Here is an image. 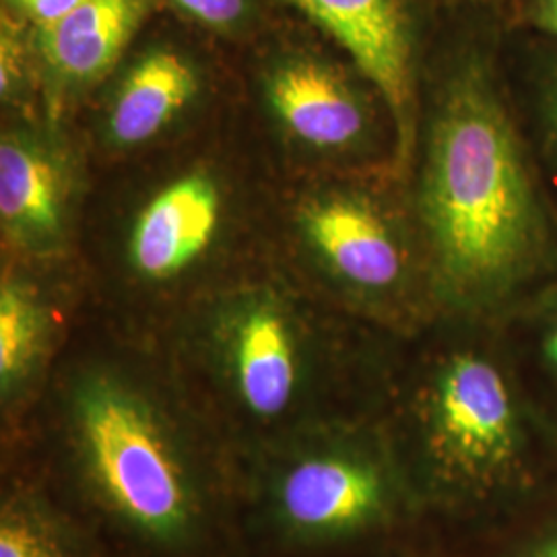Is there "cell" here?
<instances>
[{
    "label": "cell",
    "mask_w": 557,
    "mask_h": 557,
    "mask_svg": "<svg viewBox=\"0 0 557 557\" xmlns=\"http://www.w3.org/2000/svg\"><path fill=\"white\" fill-rule=\"evenodd\" d=\"M440 278L450 298L490 304L537 264L545 227L515 128L471 69L442 108L423 188Z\"/></svg>",
    "instance_id": "6da1fadb"
},
{
    "label": "cell",
    "mask_w": 557,
    "mask_h": 557,
    "mask_svg": "<svg viewBox=\"0 0 557 557\" xmlns=\"http://www.w3.org/2000/svg\"><path fill=\"white\" fill-rule=\"evenodd\" d=\"M62 442L85 496L140 552L190 557L205 547L218 517L207 438L156 398L120 376H85L69 398Z\"/></svg>",
    "instance_id": "7a4b0ae2"
},
{
    "label": "cell",
    "mask_w": 557,
    "mask_h": 557,
    "mask_svg": "<svg viewBox=\"0 0 557 557\" xmlns=\"http://www.w3.org/2000/svg\"><path fill=\"white\" fill-rule=\"evenodd\" d=\"M252 506L285 549H326L395 515L397 471L379 440L322 423L250 458Z\"/></svg>",
    "instance_id": "3957f363"
},
{
    "label": "cell",
    "mask_w": 557,
    "mask_h": 557,
    "mask_svg": "<svg viewBox=\"0 0 557 557\" xmlns=\"http://www.w3.org/2000/svg\"><path fill=\"white\" fill-rule=\"evenodd\" d=\"M230 446L246 458L322 425L310 416V359L296 319L275 299H246L213 329Z\"/></svg>",
    "instance_id": "277c9868"
},
{
    "label": "cell",
    "mask_w": 557,
    "mask_h": 557,
    "mask_svg": "<svg viewBox=\"0 0 557 557\" xmlns=\"http://www.w3.org/2000/svg\"><path fill=\"white\" fill-rule=\"evenodd\" d=\"M418 448L442 492H483L515 467L517 405L498 366L475 351L446 359L418 411Z\"/></svg>",
    "instance_id": "5b68a950"
},
{
    "label": "cell",
    "mask_w": 557,
    "mask_h": 557,
    "mask_svg": "<svg viewBox=\"0 0 557 557\" xmlns=\"http://www.w3.org/2000/svg\"><path fill=\"white\" fill-rule=\"evenodd\" d=\"M324 29L376 85L407 137L413 20L407 0H287Z\"/></svg>",
    "instance_id": "8992f818"
},
{
    "label": "cell",
    "mask_w": 557,
    "mask_h": 557,
    "mask_svg": "<svg viewBox=\"0 0 557 557\" xmlns=\"http://www.w3.org/2000/svg\"><path fill=\"white\" fill-rule=\"evenodd\" d=\"M306 230L338 277L363 294H388L405 275L397 236L368 202L322 200L308 209Z\"/></svg>",
    "instance_id": "52a82bcc"
},
{
    "label": "cell",
    "mask_w": 557,
    "mask_h": 557,
    "mask_svg": "<svg viewBox=\"0 0 557 557\" xmlns=\"http://www.w3.org/2000/svg\"><path fill=\"white\" fill-rule=\"evenodd\" d=\"M220 197L209 180L193 176L168 186L143 211L133 234V262L140 275H178L213 238Z\"/></svg>",
    "instance_id": "ba28073f"
},
{
    "label": "cell",
    "mask_w": 557,
    "mask_h": 557,
    "mask_svg": "<svg viewBox=\"0 0 557 557\" xmlns=\"http://www.w3.org/2000/svg\"><path fill=\"white\" fill-rule=\"evenodd\" d=\"M269 94L287 128L317 147H345L363 131V110L349 85L314 59H289L271 75Z\"/></svg>",
    "instance_id": "9c48e42d"
},
{
    "label": "cell",
    "mask_w": 557,
    "mask_h": 557,
    "mask_svg": "<svg viewBox=\"0 0 557 557\" xmlns=\"http://www.w3.org/2000/svg\"><path fill=\"white\" fill-rule=\"evenodd\" d=\"M147 7L149 0H81L62 20L40 27L41 57L69 79L100 77L137 32Z\"/></svg>",
    "instance_id": "30bf717a"
},
{
    "label": "cell",
    "mask_w": 557,
    "mask_h": 557,
    "mask_svg": "<svg viewBox=\"0 0 557 557\" xmlns=\"http://www.w3.org/2000/svg\"><path fill=\"white\" fill-rule=\"evenodd\" d=\"M197 89L190 62L161 48L149 52L124 81L110 128L122 145H137L158 135Z\"/></svg>",
    "instance_id": "8fae6325"
},
{
    "label": "cell",
    "mask_w": 557,
    "mask_h": 557,
    "mask_svg": "<svg viewBox=\"0 0 557 557\" xmlns=\"http://www.w3.org/2000/svg\"><path fill=\"white\" fill-rule=\"evenodd\" d=\"M0 213L21 238H52L59 232V172L36 147L17 140L2 143Z\"/></svg>",
    "instance_id": "7c38bea8"
},
{
    "label": "cell",
    "mask_w": 557,
    "mask_h": 557,
    "mask_svg": "<svg viewBox=\"0 0 557 557\" xmlns=\"http://www.w3.org/2000/svg\"><path fill=\"white\" fill-rule=\"evenodd\" d=\"M0 557H94L79 529L48 499L17 490L2 502Z\"/></svg>",
    "instance_id": "4fadbf2b"
},
{
    "label": "cell",
    "mask_w": 557,
    "mask_h": 557,
    "mask_svg": "<svg viewBox=\"0 0 557 557\" xmlns=\"http://www.w3.org/2000/svg\"><path fill=\"white\" fill-rule=\"evenodd\" d=\"M48 341V314L25 287L9 283L0 292V388L4 403L34 376Z\"/></svg>",
    "instance_id": "5bb4252c"
},
{
    "label": "cell",
    "mask_w": 557,
    "mask_h": 557,
    "mask_svg": "<svg viewBox=\"0 0 557 557\" xmlns=\"http://www.w3.org/2000/svg\"><path fill=\"white\" fill-rule=\"evenodd\" d=\"M188 17L218 32L239 29L255 9V0H172Z\"/></svg>",
    "instance_id": "9a60e30c"
},
{
    "label": "cell",
    "mask_w": 557,
    "mask_h": 557,
    "mask_svg": "<svg viewBox=\"0 0 557 557\" xmlns=\"http://www.w3.org/2000/svg\"><path fill=\"white\" fill-rule=\"evenodd\" d=\"M29 20L36 21L40 27L52 25L71 13L81 0H13Z\"/></svg>",
    "instance_id": "2e32d148"
},
{
    "label": "cell",
    "mask_w": 557,
    "mask_h": 557,
    "mask_svg": "<svg viewBox=\"0 0 557 557\" xmlns=\"http://www.w3.org/2000/svg\"><path fill=\"white\" fill-rule=\"evenodd\" d=\"M524 21L557 38V0H524Z\"/></svg>",
    "instance_id": "e0dca14e"
},
{
    "label": "cell",
    "mask_w": 557,
    "mask_h": 557,
    "mask_svg": "<svg viewBox=\"0 0 557 557\" xmlns=\"http://www.w3.org/2000/svg\"><path fill=\"white\" fill-rule=\"evenodd\" d=\"M541 347H543V356L547 359V363L557 374V308H554V312L549 314V319L543 326Z\"/></svg>",
    "instance_id": "ac0fdd59"
},
{
    "label": "cell",
    "mask_w": 557,
    "mask_h": 557,
    "mask_svg": "<svg viewBox=\"0 0 557 557\" xmlns=\"http://www.w3.org/2000/svg\"><path fill=\"white\" fill-rule=\"evenodd\" d=\"M529 557H557V539L545 543V545H541V547L535 549Z\"/></svg>",
    "instance_id": "d6986e66"
},
{
    "label": "cell",
    "mask_w": 557,
    "mask_h": 557,
    "mask_svg": "<svg viewBox=\"0 0 557 557\" xmlns=\"http://www.w3.org/2000/svg\"><path fill=\"white\" fill-rule=\"evenodd\" d=\"M554 126H556V135H557V94H556V103H554Z\"/></svg>",
    "instance_id": "ffe728a7"
}]
</instances>
